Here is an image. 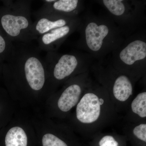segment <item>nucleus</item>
<instances>
[{
  "label": "nucleus",
  "instance_id": "nucleus-1",
  "mask_svg": "<svg viewBox=\"0 0 146 146\" xmlns=\"http://www.w3.org/2000/svg\"><path fill=\"white\" fill-rule=\"evenodd\" d=\"M81 28L80 44L90 54L102 55L121 45L118 27L106 18H88Z\"/></svg>",
  "mask_w": 146,
  "mask_h": 146
},
{
  "label": "nucleus",
  "instance_id": "nucleus-2",
  "mask_svg": "<svg viewBox=\"0 0 146 146\" xmlns=\"http://www.w3.org/2000/svg\"><path fill=\"white\" fill-rule=\"evenodd\" d=\"M6 13L0 23L11 42L29 43L36 40L33 32L31 18V1L18 0L7 2Z\"/></svg>",
  "mask_w": 146,
  "mask_h": 146
},
{
  "label": "nucleus",
  "instance_id": "nucleus-3",
  "mask_svg": "<svg viewBox=\"0 0 146 146\" xmlns=\"http://www.w3.org/2000/svg\"><path fill=\"white\" fill-rule=\"evenodd\" d=\"M44 59L47 69L51 70L54 77L58 80L70 76L84 63L82 57L74 52L59 54L49 52Z\"/></svg>",
  "mask_w": 146,
  "mask_h": 146
},
{
  "label": "nucleus",
  "instance_id": "nucleus-4",
  "mask_svg": "<svg viewBox=\"0 0 146 146\" xmlns=\"http://www.w3.org/2000/svg\"><path fill=\"white\" fill-rule=\"evenodd\" d=\"M115 64L126 68H133L145 64L146 42L141 37L133 38L116 50Z\"/></svg>",
  "mask_w": 146,
  "mask_h": 146
},
{
  "label": "nucleus",
  "instance_id": "nucleus-5",
  "mask_svg": "<svg viewBox=\"0 0 146 146\" xmlns=\"http://www.w3.org/2000/svg\"><path fill=\"white\" fill-rule=\"evenodd\" d=\"M79 19L61 27L52 30L37 38L38 47L41 50L47 52L56 50L70 35L79 28Z\"/></svg>",
  "mask_w": 146,
  "mask_h": 146
},
{
  "label": "nucleus",
  "instance_id": "nucleus-6",
  "mask_svg": "<svg viewBox=\"0 0 146 146\" xmlns=\"http://www.w3.org/2000/svg\"><path fill=\"white\" fill-rule=\"evenodd\" d=\"M102 104L100 99L94 93L85 94L78 104L76 117L84 124H91L98 120L100 115Z\"/></svg>",
  "mask_w": 146,
  "mask_h": 146
},
{
  "label": "nucleus",
  "instance_id": "nucleus-7",
  "mask_svg": "<svg viewBox=\"0 0 146 146\" xmlns=\"http://www.w3.org/2000/svg\"><path fill=\"white\" fill-rule=\"evenodd\" d=\"M38 10L35 12V18L48 14H58L70 17H77L80 6L78 0H46Z\"/></svg>",
  "mask_w": 146,
  "mask_h": 146
},
{
  "label": "nucleus",
  "instance_id": "nucleus-8",
  "mask_svg": "<svg viewBox=\"0 0 146 146\" xmlns=\"http://www.w3.org/2000/svg\"><path fill=\"white\" fill-rule=\"evenodd\" d=\"M77 17H70L58 14H48L36 18L33 23V32L36 39L39 36L58 28L65 26L76 21Z\"/></svg>",
  "mask_w": 146,
  "mask_h": 146
},
{
  "label": "nucleus",
  "instance_id": "nucleus-9",
  "mask_svg": "<svg viewBox=\"0 0 146 146\" xmlns=\"http://www.w3.org/2000/svg\"><path fill=\"white\" fill-rule=\"evenodd\" d=\"M102 3L115 21L123 23L126 21L131 16H134L133 7L129 4L128 2L122 0H103Z\"/></svg>",
  "mask_w": 146,
  "mask_h": 146
},
{
  "label": "nucleus",
  "instance_id": "nucleus-10",
  "mask_svg": "<svg viewBox=\"0 0 146 146\" xmlns=\"http://www.w3.org/2000/svg\"><path fill=\"white\" fill-rule=\"evenodd\" d=\"M82 89L81 86L76 83L68 86L63 91L58 100V108L63 112H67L77 104Z\"/></svg>",
  "mask_w": 146,
  "mask_h": 146
},
{
  "label": "nucleus",
  "instance_id": "nucleus-11",
  "mask_svg": "<svg viewBox=\"0 0 146 146\" xmlns=\"http://www.w3.org/2000/svg\"><path fill=\"white\" fill-rule=\"evenodd\" d=\"M112 90L116 99L120 102H124L132 95L133 85L127 76L120 75L115 79Z\"/></svg>",
  "mask_w": 146,
  "mask_h": 146
},
{
  "label": "nucleus",
  "instance_id": "nucleus-12",
  "mask_svg": "<svg viewBox=\"0 0 146 146\" xmlns=\"http://www.w3.org/2000/svg\"><path fill=\"white\" fill-rule=\"evenodd\" d=\"M5 143L6 146H27L26 133L22 128H11L7 133Z\"/></svg>",
  "mask_w": 146,
  "mask_h": 146
},
{
  "label": "nucleus",
  "instance_id": "nucleus-13",
  "mask_svg": "<svg viewBox=\"0 0 146 146\" xmlns=\"http://www.w3.org/2000/svg\"><path fill=\"white\" fill-rule=\"evenodd\" d=\"M133 112L141 118L146 117V92L140 93L137 95L131 104Z\"/></svg>",
  "mask_w": 146,
  "mask_h": 146
},
{
  "label": "nucleus",
  "instance_id": "nucleus-14",
  "mask_svg": "<svg viewBox=\"0 0 146 146\" xmlns=\"http://www.w3.org/2000/svg\"><path fill=\"white\" fill-rule=\"evenodd\" d=\"M43 146H68L65 142L50 133H47L42 138Z\"/></svg>",
  "mask_w": 146,
  "mask_h": 146
},
{
  "label": "nucleus",
  "instance_id": "nucleus-15",
  "mask_svg": "<svg viewBox=\"0 0 146 146\" xmlns=\"http://www.w3.org/2000/svg\"><path fill=\"white\" fill-rule=\"evenodd\" d=\"M13 43L9 40L5 39V37L0 34V54L6 52L10 55L13 47Z\"/></svg>",
  "mask_w": 146,
  "mask_h": 146
},
{
  "label": "nucleus",
  "instance_id": "nucleus-16",
  "mask_svg": "<svg viewBox=\"0 0 146 146\" xmlns=\"http://www.w3.org/2000/svg\"><path fill=\"white\" fill-rule=\"evenodd\" d=\"M133 132L136 138L141 141L146 142V124H141L136 126L133 129Z\"/></svg>",
  "mask_w": 146,
  "mask_h": 146
},
{
  "label": "nucleus",
  "instance_id": "nucleus-17",
  "mask_svg": "<svg viewBox=\"0 0 146 146\" xmlns=\"http://www.w3.org/2000/svg\"><path fill=\"white\" fill-rule=\"evenodd\" d=\"M100 146H119V143L112 136H104L99 143Z\"/></svg>",
  "mask_w": 146,
  "mask_h": 146
}]
</instances>
